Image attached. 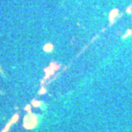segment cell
<instances>
[{
  "label": "cell",
  "mask_w": 132,
  "mask_h": 132,
  "mask_svg": "<svg viewBox=\"0 0 132 132\" xmlns=\"http://www.w3.org/2000/svg\"><path fill=\"white\" fill-rule=\"evenodd\" d=\"M131 33H132V30H127V32H126V34L125 35H123V37L122 38H126V37H128V36H130L131 35Z\"/></svg>",
  "instance_id": "6da1fadb"
}]
</instances>
